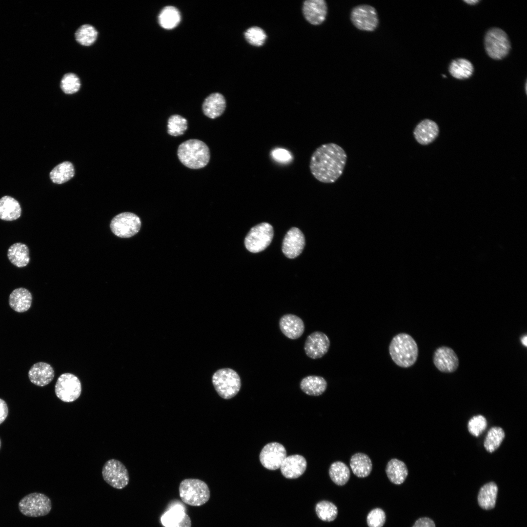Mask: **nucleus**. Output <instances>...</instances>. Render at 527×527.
Instances as JSON below:
<instances>
[{"label": "nucleus", "instance_id": "1", "mask_svg": "<svg viewBox=\"0 0 527 527\" xmlns=\"http://www.w3.org/2000/svg\"><path fill=\"white\" fill-rule=\"evenodd\" d=\"M346 160V154L341 146L335 143L323 144L312 153L310 170L319 182L332 183L342 175Z\"/></svg>", "mask_w": 527, "mask_h": 527}, {"label": "nucleus", "instance_id": "2", "mask_svg": "<svg viewBox=\"0 0 527 527\" xmlns=\"http://www.w3.org/2000/svg\"><path fill=\"white\" fill-rule=\"evenodd\" d=\"M389 352L397 365L407 368L413 365L418 357V347L410 335L401 333L395 335L389 345Z\"/></svg>", "mask_w": 527, "mask_h": 527}, {"label": "nucleus", "instance_id": "3", "mask_svg": "<svg viewBox=\"0 0 527 527\" xmlns=\"http://www.w3.org/2000/svg\"><path fill=\"white\" fill-rule=\"evenodd\" d=\"M177 154L180 162L191 169H199L205 166L210 160V151L207 145L202 141L191 139L182 143Z\"/></svg>", "mask_w": 527, "mask_h": 527}, {"label": "nucleus", "instance_id": "4", "mask_svg": "<svg viewBox=\"0 0 527 527\" xmlns=\"http://www.w3.org/2000/svg\"><path fill=\"white\" fill-rule=\"evenodd\" d=\"M179 495L182 501L189 506L199 507L210 499V492L207 485L197 479H186L179 486Z\"/></svg>", "mask_w": 527, "mask_h": 527}, {"label": "nucleus", "instance_id": "5", "mask_svg": "<svg viewBox=\"0 0 527 527\" xmlns=\"http://www.w3.org/2000/svg\"><path fill=\"white\" fill-rule=\"evenodd\" d=\"M212 381L218 394L224 399L234 397L241 387V381L239 374L229 368L217 370L213 374Z\"/></svg>", "mask_w": 527, "mask_h": 527}, {"label": "nucleus", "instance_id": "6", "mask_svg": "<svg viewBox=\"0 0 527 527\" xmlns=\"http://www.w3.org/2000/svg\"><path fill=\"white\" fill-rule=\"evenodd\" d=\"M18 507L23 515L30 517H38L49 513L52 509V503L46 495L33 492L24 496L20 501Z\"/></svg>", "mask_w": 527, "mask_h": 527}, {"label": "nucleus", "instance_id": "7", "mask_svg": "<svg viewBox=\"0 0 527 527\" xmlns=\"http://www.w3.org/2000/svg\"><path fill=\"white\" fill-rule=\"evenodd\" d=\"M273 229L267 223H262L253 227L244 240L246 249L252 253L264 250L271 243L273 237Z\"/></svg>", "mask_w": 527, "mask_h": 527}, {"label": "nucleus", "instance_id": "8", "mask_svg": "<svg viewBox=\"0 0 527 527\" xmlns=\"http://www.w3.org/2000/svg\"><path fill=\"white\" fill-rule=\"evenodd\" d=\"M486 52L491 58L500 60L505 57L510 49V42L507 34L498 28L490 29L485 38Z\"/></svg>", "mask_w": 527, "mask_h": 527}, {"label": "nucleus", "instance_id": "9", "mask_svg": "<svg viewBox=\"0 0 527 527\" xmlns=\"http://www.w3.org/2000/svg\"><path fill=\"white\" fill-rule=\"evenodd\" d=\"M141 221L136 214L122 212L115 216L111 221L110 228L117 236L127 238L136 234L140 230Z\"/></svg>", "mask_w": 527, "mask_h": 527}, {"label": "nucleus", "instance_id": "10", "mask_svg": "<svg viewBox=\"0 0 527 527\" xmlns=\"http://www.w3.org/2000/svg\"><path fill=\"white\" fill-rule=\"evenodd\" d=\"M350 20L358 29L372 32L379 24V19L376 9L368 4H361L354 7L350 13Z\"/></svg>", "mask_w": 527, "mask_h": 527}, {"label": "nucleus", "instance_id": "11", "mask_svg": "<svg viewBox=\"0 0 527 527\" xmlns=\"http://www.w3.org/2000/svg\"><path fill=\"white\" fill-rule=\"evenodd\" d=\"M55 392L57 397L64 402H72L78 399L81 393V385L75 375L65 373L58 378Z\"/></svg>", "mask_w": 527, "mask_h": 527}, {"label": "nucleus", "instance_id": "12", "mask_svg": "<svg viewBox=\"0 0 527 527\" xmlns=\"http://www.w3.org/2000/svg\"><path fill=\"white\" fill-rule=\"evenodd\" d=\"M102 475L104 481L116 489H122L129 483V476L126 467L116 459L105 462L102 467Z\"/></svg>", "mask_w": 527, "mask_h": 527}, {"label": "nucleus", "instance_id": "13", "mask_svg": "<svg viewBox=\"0 0 527 527\" xmlns=\"http://www.w3.org/2000/svg\"><path fill=\"white\" fill-rule=\"evenodd\" d=\"M286 457V451L284 446L277 442H271L264 446L259 458L265 468L276 470L280 468Z\"/></svg>", "mask_w": 527, "mask_h": 527}, {"label": "nucleus", "instance_id": "14", "mask_svg": "<svg viewBox=\"0 0 527 527\" xmlns=\"http://www.w3.org/2000/svg\"><path fill=\"white\" fill-rule=\"evenodd\" d=\"M330 344V340L325 334L321 331H315L307 337L304 350L310 358L319 359L328 352Z\"/></svg>", "mask_w": 527, "mask_h": 527}, {"label": "nucleus", "instance_id": "15", "mask_svg": "<svg viewBox=\"0 0 527 527\" xmlns=\"http://www.w3.org/2000/svg\"><path fill=\"white\" fill-rule=\"evenodd\" d=\"M433 362L440 371L446 373L455 372L459 365V358L455 351L446 346H440L435 350Z\"/></svg>", "mask_w": 527, "mask_h": 527}, {"label": "nucleus", "instance_id": "16", "mask_svg": "<svg viewBox=\"0 0 527 527\" xmlns=\"http://www.w3.org/2000/svg\"><path fill=\"white\" fill-rule=\"evenodd\" d=\"M305 245V239L302 232L298 228L292 227L286 233L282 244V251L290 259L298 257Z\"/></svg>", "mask_w": 527, "mask_h": 527}, {"label": "nucleus", "instance_id": "17", "mask_svg": "<svg viewBox=\"0 0 527 527\" xmlns=\"http://www.w3.org/2000/svg\"><path fill=\"white\" fill-rule=\"evenodd\" d=\"M303 13L310 23L315 25L321 24L327 16V3L324 0H305L303 6Z\"/></svg>", "mask_w": 527, "mask_h": 527}, {"label": "nucleus", "instance_id": "18", "mask_svg": "<svg viewBox=\"0 0 527 527\" xmlns=\"http://www.w3.org/2000/svg\"><path fill=\"white\" fill-rule=\"evenodd\" d=\"M279 327L284 335L292 340L299 338L304 331L303 321L298 316L292 314H285L280 318Z\"/></svg>", "mask_w": 527, "mask_h": 527}, {"label": "nucleus", "instance_id": "19", "mask_svg": "<svg viewBox=\"0 0 527 527\" xmlns=\"http://www.w3.org/2000/svg\"><path fill=\"white\" fill-rule=\"evenodd\" d=\"M307 462L302 455L295 454L286 456L283 462L280 469L282 475L287 479H296L304 474Z\"/></svg>", "mask_w": 527, "mask_h": 527}, {"label": "nucleus", "instance_id": "20", "mask_svg": "<svg viewBox=\"0 0 527 527\" xmlns=\"http://www.w3.org/2000/svg\"><path fill=\"white\" fill-rule=\"evenodd\" d=\"M438 133V125L429 119L421 121L413 131L415 139L422 145H427L432 142L437 138Z\"/></svg>", "mask_w": 527, "mask_h": 527}, {"label": "nucleus", "instance_id": "21", "mask_svg": "<svg viewBox=\"0 0 527 527\" xmlns=\"http://www.w3.org/2000/svg\"><path fill=\"white\" fill-rule=\"evenodd\" d=\"M54 370L50 365L44 362L34 364L28 372V377L32 383L44 386L49 384L54 379Z\"/></svg>", "mask_w": 527, "mask_h": 527}, {"label": "nucleus", "instance_id": "22", "mask_svg": "<svg viewBox=\"0 0 527 527\" xmlns=\"http://www.w3.org/2000/svg\"><path fill=\"white\" fill-rule=\"evenodd\" d=\"M226 101L223 95L214 93L209 95L204 100L203 104L204 114L211 119L220 116L224 111Z\"/></svg>", "mask_w": 527, "mask_h": 527}, {"label": "nucleus", "instance_id": "23", "mask_svg": "<svg viewBox=\"0 0 527 527\" xmlns=\"http://www.w3.org/2000/svg\"><path fill=\"white\" fill-rule=\"evenodd\" d=\"M498 487L494 482L484 484L479 489L477 502L479 507L484 510H490L496 506Z\"/></svg>", "mask_w": 527, "mask_h": 527}, {"label": "nucleus", "instance_id": "24", "mask_svg": "<svg viewBox=\"0 0 527 527\" xmlns=\"http://www.w3.org/2000/svg\"><path fill=\"white\" fill-rule=\"evenodd\" d=\"M32 296L31 292L23 287L14 289L10 294L9 304L17 312H24L31 307Z\"/></svg>", "mask_w": 527, "mask_h": 527}, {"label": "nucleus", "instance_id": "25", "mask_svg": "<svg viewBox=\"0 0 527 527\" xmlns=\"http://www.w3.org/2000/svg\"><path fill=\"white\" fill-rule=\"evenodd\" d=\"M21 208L20 203L14 198L4 196L0 199V219L12 221L20 217Z\"/></svg>", "mask_w": 527, "mask_h": 527}, {"label": "nucleus", "instance_id": "26", "mask_svg": "<svg viewBox=\"0 0 527 527\" xmlns=\"http://www.w3.org/2000/svg\"><path fill=\"white\" fill-rule=\"evenodd\" d=\"M385 472L390 481L396 485L403 483L408 474L405 464L396 458H393L388 461Z\"/></svg>", "mask_w": 527, "mask_h": 527}, {"label": "nucleus", "instance_id": "27", "mask_svg": "<svg viewBox=\"0 0 527 527\" xmlns=\"http://www.w3.org/2000/svg\"><path fill=\"white\" fill-rule=\"evenodd\" d=\"M327 386L326 380L322 377L310 375L304 378L300 382V388L305 394L318 396L325 391Z\"/></svg>", "mask_w": 527, "mask_h": 527}, {"label": "nucleus", "instance_id": "28", "mask_svg": "<svg viewBox=\"0 0 527 527\" xmlns=\"http://www.w3.org/2000/svg\"><path fill=\"white\" fill-rule=\"evenodd\" d=\"M350 466L353 473L358 477L368 476L372 469V464L369 456L363 453L353 454L350 459Z\"/></svg>", "mask_w": 527, "mask_h": 527}, {"label": "nucleus", "instance_id": "29", "mask_svg": "<svg viewBox=\"0 0 527 527\" xmlns=\"http://www.w3.org/2000/svg\"><path fill=\"white\" fill-rule=\"evenodd\" d=\"M7 256L10 262L18 267L26 266L29 262V250L24 243H16L8 249Z\"/></svg>", "mask_w": 527, "mask_h": 527}, {"label": "nucleus", "instance_id": "30", "mask_svg": "<svg viewBox=\"0 0 527 527\" xmlns=\"http://www.w3.org/2000/svg\"><path fill=\"white\" fill-rule=\"evenodd\" d=\"M75 174L73 164L68 161L56 166L50 172V178L55 183H63L72 179Z\"/></svg>", "mask_w": 527, "mask_h": 527}, {"label": "nucleus", "instance_id": "31", "mask_svg": "<svg viewBox=\"0 0 527 527\" xmlns=\"http://www.w3.org/2000/svg\"><path fill=\"white\" fill-rule=\"evenodd\" d=\"M473 70L472 63L465 59H456L451 62L449 66L450 74L460 80L469 78L472 75Z\"/></svg>", "mask_w": 527, "mask_h": 527}, {"label": "nucleus", "instance_id": "32", "mask_svg": "<svg viewBox=\"0 0 527 527\" xmlns=\"http://www.w3.org/2000/svg\"><path fill=\"white\" fill-rule=\"evenodd\" d=\"M158 20L162 27L167 29L173 28L180 21V12L174 6H165L161 10L158 17Z\"/></svg>", "mask_w": 527, "mask_h": 527}, {"label": "nucleus", "instance_id": "33", "mask_svg": "<svg viewBox=\"0 0 527 527\" xmlns=\"http://www.w3.org/2000/svg\"><path fill=\"white\" fill-rule=\"evenodd\" d=\"M329 475L335 484L343 486L349 480L350 471L345 464L341 461H336L329 467Z\"/></svg>", "mask_w": 527, "mask_h": 527}, {"label": "nucleus", "instance_id": "34", "mask_svg": "<svg viewBox=\"0 0 527 527\" xmlns=\"http://www.w3.org/2000/svg\"><path fill=\"white\" fill-rule=\"evenodd\" d=\"M186 513L182 506L175 505L162 515V524L164 527H176L182 522Z\"/></svg>", "mask_w": 527, "mask_h": 527}, {"label": "nucleus", "instance_id": "35", "mask_svg": "<svg viewBox=\"0 0 527 527\" xmlns=\"http://www.w3.org/2000/svg\"><path fill=\"white\" fill-rule=\"evenodd\" d=\"M505 436L504 430L499 426L489 429L484 441V447L487 451L492 453L500 446Z\"/></svg>", "mask_w": 527, "mask_h": 527}, {"label": "nucleus", "instance_id": "36", "mask_svg": "<svg viewBox=\"0 0 527 527\" xmlns=\"http://www.w3.org/2000/svg\"><path fill=\"white\" fill-rule=\"evenodd\" d=\"M98 37V32L93 26L85 24L81 26L75 32V38L78 43L83 46L93 44Z\"/></svg>", "mask_w": 527, "mask_h": 527}, {"label": "nucleus", "instance_id": "37", "mask_svg": "<svg viewBox=\"0 0 527 527\" xmlns=\"http://www.w3.org/2000/svg\"><path fill=\"white\" fill-rule=\"evenodd\" d=\"M315 511L318 518L323 521L331 522L334 520L338 514L337 507L328 501H321L315 506Z\"/></svg>", "mask_w": 527, "mask_h": 527}, {"label": "nucleus", "instance_id": "38", "mask_svg": "<svg viewBox=\"0 0 527 527\" xmlns=\"http://www.w3.org/2000/svg\"><path fill=\"white\" fill-rule=\"evenodd\" d=\"M168 133L173 136L182 135L187 128L186 119L179 115L170 116L168 121Z\"/></svg>", "mask_w": 527, "mask_h": 527}, {"label": "nucleus", "instance_id": "39", "mask_svg": "<svg viewBox=\"0 0 527 527\" xmlns=\"http://www.w3.org/2000/svg\"><path fill=\"white\" fill-rule=\"evenodd\" d=\"M80 87V80L79 77L74 73L65 74L61 81V88L62 91L67 94L76 93L79 91Z\"/></svg>", "mask_w": 527, "mask_h": 527}, {"label": "nucleus", "instance_id": "40", "mask_svg": "<svg viewBox=\"0 0 527 527\" xmlns=\"http://www.w3.org/2000/svg\"><path fill=\"white\" fill-rule=\"evenodd\" d=\"M244 37L250 44L255 46H261L264 43L266 35L261 28L253 26L250 27L245 32Z\"/></svg>", "mask_w": 527, "mask_h": 527}, {"label": "nucleus", "instance_id": "41", "mask_svg": "<svg viewBox=\"0 0 527 527\" xmlns=\"http://www.w3.org/2000/svg\"><path fill=\"white\" fill-rule=\"evenodd\" d=\"M487 425L486 418L481 415L472 417L468 421L467 428L469 432L475 437H478L486 429Z\"/></svg>", "mask_w": 527, "mask_h": 527}, {"label": "nucleus", "instance_id": "42", "mask_svg": "<svg viewBox=\"0 0 527 527\" xmlns=\"http://www.w3.org/2000/svg\"><path fill=\"white\" fill-rule=\"evenodd\" d=\"M386 519L385 512L376 508L371 510L367 516V524L369 527H383Z\"/></svg>", "mask_w": 527, "mask_h": 527}, {"label": "nucleus", "instance_id": "43", "mask_svg": "<svg viewBox=\"0 0 527 527\" xmlns=\"http://www.w3.org/2000/svg\"><path fill=\"white\" fill-rule=\"evenodd\" d=\"M273 159L280 162H287L292 160V156L286 150L283 148H277L271 153Z\"/></svg>", "mask_w": 527, "mask_h": 527}, {"label": "nucleus", "instance_id": "44", "mask_svg": "<svg viewBox=\"0 0 527 527\" xmlns=\"http://www.w3.org/2000/svg\"><path fill=\"white\" fill-rule=\"evenodd\" d=\"M412 527H436V525L433 520L424 517L417 519Z\"/></svg>", "mask_w": 527, "mask_h": 527}, {"label": "nucleus", "instance_id": "45", "mask_svg": "<svg viewBox=\"0 0 527 527\" xmlns=\"http://www.w3.org/2000/svg\"><path fill=\"white\" fill-rule=\"evenodd\" d=\"M8 414V407L5 401L0 398V425L6 419Z\"/></svg>", "mask_w": 527, "mask_h": 527}, {"label": "nucleus", "instance_id": "46", "mask_svg": "<svg viewBox=\"0 0 527 527\" xmlns=\"http://www.w3.org/2000/svg\"><path fill=\"white\" fill-rule=\"evenodd\" d=\"M191 521L190 518L186 513L182 522L176 527H191Z\"/></svg>", "mask_w": 527, "mask_h": 527}, {"label": "nucleus", "instance_id": "47", "mask_svg": "<svg viewBox=\"0 0 527 527\" xmlns=\"http://www.w3.org/2000/svg\"><path fill=\"white\" fill-rule=\"evenodd\" d=\"M527 335H525V336H523L521 339V342H522V344L524 345H525L526 347L527 345Z\"/></svg>", "mask_w": 527, "mask_h": 527}, {"label": "nucleus", "instance_id": "48", "mask_svg": "<svg viewBox=\"0 0 527 527\" xmlns=\"http://www.w3.org/2000/svg\"><path fill=\"white\" fill-rule=\"evenodd\" d=\"M464 1L465 2L469 4H475L477 3V2H478L479 1V0H465Z\"/></svg>", "mask_w": 527, "mask_h": 527}, {"label": "nucleus", "instance_id": "49", "mask_svg": "<svg viewBox=\"0 0 527 527\" xmlns=\"http://www.w3.org/2000/svg\"><path fill=\"white\" fill-rule=\"evenodd\" d=\"M1 442L0 439V448L1 447Z\"/></svg>", "mask_w": 527, "mask_h": 527}]
</instances>
